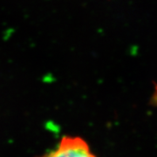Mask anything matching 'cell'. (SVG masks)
<instances>
[{
	"mask_svg": "<svg viewBox=\"0 0 157 157\" xmlns=\"http://www.w3.org/2000/svg\"><path fill=\"white\" fill-rule=\"evenodd\" d=\"M151 104L153 106H157V83L155 84V93L154 95L152 96Z\"/></svg>",
	"mask_w": 157,
	"mask_h": 157,
	"instance_id": "obj_2",
	"label": "cell"
},
{
	"mask_svg": "<svg viewBox=\"0 0 157 157\" xmlns=\"http://www.w3.org/2000/svg\"><path fill=\"white\" fill-rule=\"evenodd\" d=\"M39 157H96L88 144L76 136L63 137L57 147Z\"/></svg>",
	"mask_w": 157,
	"mask_h": 157,
	"instance_id": "obj_1",
	"label": "cell"
}]
</instances>
